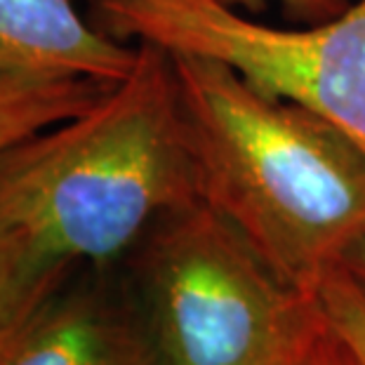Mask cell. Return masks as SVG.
Here are the masks:
<instances>
[{"instance_id":"6da1fadb","label":"cell","mask_w":365,"mask_h":365,"mask_svg":"<svg viewBox=\"0 0 365 365\" xmlns=\"http://www.w3.org/2000/svg\"><path fill=\"white\" fill-rule=\"evenodd\" d=\"M200 200L316 294L365 231V151L309 108L205 57L170 54Z\"/></svg>"},{"instance_id":"7a4b0ae2","label":"cell","mask_w":365,"mask_h":365,"mask_svg":"<svg viewBox=\"0 0 365 365\" xmlns=\"http://www.w3.org/2000/svg\"><path fill=\"white\" fill-rule=\"evenodd\" d=\"M137 48L99 102L0 153V215L66 267H111L200 200L173 59Z\"/></svg>"},{"instance_id":"3957f363","label":"cell","mask_w":365,"mask_h":365,"mask_svg":"<svg viewBox=\"0 0 365 365\" xmlns=\"http://www.w3.org/2000/svg\"><path fill=\"white\" fill-rule=\"evenodd\" d=\"M132 255L137 307L168 365H297L325 330L316 294L203 200L158 220Z\"/></svg>"},{"instance_id":"277c9868","label":"cell","mask_w":365,"mask_h":365,"mask_svg":"<svg viewBox=\"0 0 365 365\" xmlns=\"http://www.w3.org/2000/svg\"><path fill=\"white\" fill-rule=\"evenodd\" d=\"M90 19L115 41L220 61L264 95L323 115L365 151V0L299 26L267 24L229 0H90Z\"/></svg>"},{"instance_id":"5b68a950","label":"cell","mask_w":365,"mask_h":365,"mask_svg":"<svg viewBox=\"0 0 365 365\" xmlns=\"http://www.w3.org/2000/svg\"><path fill=\"white\" fill-rule=\"evenodd\" d=\"M0 365H168L137 302L104 281L59 287L0 356Z\"/></svg>"},{"instance_id":"8992f818","label":"cell","mask_w":365,"mask_h":365,"mask_svg":"<svg viewBox=\"0 0 365 365\" xmlns=\"http://www.w3.org/2000/svg\"><path fill=\"white\" fill-rule=\"evenodd\" d=\"M137 50L99 31L73 0H0V85H115L132 71Z\"/></svg>"},{"instance_id":"52a82bcc","label":"cell","mask_w":365,"mask_h":365,"mask_svg":"<svg viewBox=\"0 0 365 365\" xmlns=\"http://www.w3.org/2000/svg\"><path fill=\"white\" fill-rule=\"evenodd\" d=\"M73 267L50 259L17 224L0 215V356Z\"/></svg>"},{"instance_id":"ba28073f","label":"cell","mask_w":365,"mask_h":365,"mask_svg":"<svg viewBox=\"0 0 365 365\" xmlns=\"http://www.w3.org/2000/svg\"><path fill=\"white\" fill-rule=\"evenodd\" d=\"M113 85L61 81L45 85H0V153L57 123L83 113Z\"/></svg>"},{"instance_id":"9c48e42d","label":"cell","mask_w":365,"mask_h":365,"mask_svg":"<svg viewBox=\"0 0 365 365\" xmlns=\"http://www.w3.org/2000/svg\"><path fill=\"white\" fill-rule=\"evenodd\" d=\"M325 323L359 365H365V290L335 267L316 290Z\"/></svg>"},{"instance_id":"30bf717a","label":"cell","mask_w":365,"mask_h":365,"mask_svg":"<svg viewBox=\"0 0 365 365\" xmlns=\"http://www.w3.org/2000/svg\"><path fill=\"white\" fill-rule=\"evenodd\" d=\"M245 12H262L264 7L278 5L297 24H318L346 12L356 0H229Z\"/></svg>"},{"instance_id":"8fae6325","label":"cell","mask_w":365,"mask_h":365,"mask_svg":"<svg viewBox=\"0 0 365 365\" xmlns=\"http://www.w3.org/2000/svg\"><path fill=\"white\" fill-rule=\"evenodd\" d=\"M297 365H359L354 356L346 351V346L337 339V335L328 328L314 339V344L307 349Z\"/></svg>"},{"instance_id":"7c38bea8","label":"cell","mask_w":365,"mask_h":365,"mask_svg":"<svg viewBox=\"0 0 365 365\" xmlns=\"http://www.w3.org/2000/svg\"><path fill=\"white\" fill-rule=\"evenodd\" d=\"M339 267L365 290V231L344 250Z\"/></svg>"}]
</instances>
